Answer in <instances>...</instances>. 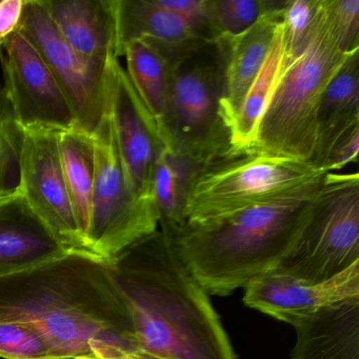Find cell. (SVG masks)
<instances>
[{
    "label": "cell",
    "mask_w": 359,
    "mask_h": 359,
    "mask_svg": "<svg viewBox=\"0 0 359 359\" xmlns=\"http://www.w3.org/2000/svg\"><path fill=\"white\" fill-rule=\"evenodd\" d=\"M0 320L35 327L56 359L140 356L109 264L97 256L67 253L0 277Z\"/></svg>",
    "instance_id": "1"
},
{
    "label": "cell",
    "mask_w": 359,
    "mask_h": 359,
    "mask_svg": "<svg viewBox=\"0 0 359 359\" xmlns=\"http://www.w3.org/2000/svg\"><path fill=\"white\" fill-rule=\"evenodd\" d=\"M140 355L155 359H236L209 294L163 231L108 262Z\"/></svg>",
    "instance_id": "2"
},
{
    "label": "cell",
    "mask_w": 359,
    "mask_h": 359,
    "mask_svg": "<svg viewBox=\"0 0 359 359\" xmlns=\"http://www.w3.org/2000/svg\"><path fill=\"white\" fill-rule=\"evenodd\" d=\"M325 174L260 205L168 235L209 295L226 296L275 268L306 228Z\"/></svg>",
    "instance_id": "3"
},
{
    "label": "cell",
    "mask_w": 359,
    "mask_h": 359,
    "mask_svg": "<svg viewBox=\"0 0 359 359\" xmlns=\"http://www.w3.org/2000/svg\"><path fill=\"white\" fill-rule=\"evenodd\" d=\"M348 53L336 32L329 0H318L304 47L285 65L260 121L254 153L312 163L319 102Z\"/></svg>",
    "instance_id": "4"
},
{
    "label": "cell",
    "mask_w": 359,
    "mask_h": 359,
    "mask_svg": "<svg viewBox=\"0 0 359 359\" xmlns=\"http://www.w3.org/2000/svg\"><path fill=\"white\" fill-rule=\"evenodd\" d=\"M229 43L203 41L168 62L165 131L169 150L203 168L229 157L222 113Z\"/></svg>",
    "instance_id": "5"
},
{
    "label": "cell",
    "mask_w": 359,
    "mask_h": 359,
    "mask_svg": "<svg viewBox=\"0 0 359 359\" xmlns=\"http://www.w3.org/2000/svg\"><path fill=\"white\" fill-rule=\"evenodd\" d=\"M325 173L311 161L259 153L224 157L199 170L193 180L184 224H201L272 201Z\"/></svg>",
    "instance_id": "6"
},
{
    "label": "cell",
    "mask_w": 359,
    "mask_h": 359,
    "mask_svg": "<svg viewBox=\"0 0 359 359\" xmlns=\"http://www.w3.org/2000/svg\"><path fill=\"white\" fill-rule=\"evenodd\" d=\"M358 262V173H327L306 228L273 270L318 283Z\"/></svg>",
    "instance_id": "7"
},
{
    "label": "cell",
    "mask_w": 359,
    "mask_h": 359,
    "mask_svg": "<svg viewBox=\"0 0 359 359\" xmlns=\"http://www.w3.org/2000/svg\"><path fill=\"white\" fill-rule=\"evenodd\" d=\"M94 159L90 251L109 262L136 241L159 230L156 203L133 198L126 184L108 109L91 134Z\"/></svg>",
    "instance_id": "8"
},
{
    "label": "cell",
    "mask_w": 359,
    "mask_h": 359,
    "mask_svg": "<svg viewBox=\"0 0 359 359\" xmlns=\"http://www.w3.org/2000/svg\"><path fill=\"white\" fill-rule=\"evenodd\" d=\"M18 31L53 73L72 109L76 129L91 135L107 110L108 66H95L71 48L56 28L43 0H25Z\"/></svg>",
    "instance_id": "9"
},
{
    "label": "cell",
    "mask_w": 359,
    "mask_h": 359,
    "mask_svg": "<svg viewBox=\"0 0 359 359\" xmlns=\"http://www.w3.org/2000/svg\"><path fill=\"white\" fill-rule=\"evenodd\" d=\"M22 132L18 188L20 198L67 251L93 255L81 236L69 196L57 132Z\"/></svg>",
    "instance_id": "10"
},
{
    "label": "cell",
    "mask_w": 359,
    "mask_h": 359,
    "mask_svg": "<svg viewBox=\"0 0 359 359\" xmlns=\"http://www.w3.org/2000/svg\"><path fill=\"white\" fill-rule=\"evenodd\" d=\"M0 66L4 92L22 131L76 128L72 109L53 73L20 31L0 45Z\"/></svg>",
    "instance_id": "11"
},
{
    "label": "cell",
    "mask_w": 359,
    "mask_h": 359,
    "mask_svg": "<svg viewBox=\"0 0 359 359\" xmlns=\"http://www.w3.org/2000/svg\"><path fill=\"white\" fill-rule=\"evenodd\" d=\"M107 97L126 184L134 199L155 203L151 173L161 144L118 57L107 70Z\"/></svg>",
    "instance_id": "12"
},
{
    "label": "cell",
    "mask_w": 359,
    "mask_h": 359,
    "mask_svg": "<svg viewBox=\"0 0 359 359\" xmlns=\"http://www.w3.org/2000/svg\"><path fill=\"white\" fill-rule=\"evenodd\" d=\"M245 290L243 302L249 308L294 327L321 309L359 297V262L318 283L298 280L271 270Z\"/></svg>",
    "instance_id": "13"
},
{
    "label": "cell",
    "mask_w": 359,
    "mask_h": 359,
    "mask_svg": "<svg viewBox=\"0 0 359 359\" xmlns=\"http://www.w3.org/2000/svg\"><path fill=\"white\" fill-rule=\"evenodd\" d=\"M56 28L77 54L95 66L116 55L114 0H43Z\"/></svg>",
    "instance_id": "14"
},
{
    "label": "cell",
    "mask_w": 359,
    "mask_h": 359,
    "mask_svg": "<svg viewBox=\"0 0 359 359\" xmlns=\"http://www.w3.org/2000/svg\"><path fill=\"white\" fill-rule=\"evenodd\" d=\"M116 55L133 39H142L167 62L192 49L203 39L177 16L163 9L156 0H114Z\"/></svg>",
    "instance_id": "15"
},
{
    "label": "cell",
    "mask_w": 359,
    "mask_h": 359,
    "mask_svg": "<svg viewBox=\"0 0 359 359\" xmlns=\"http://www.w3.org/2000/svg\"><path fill=\"white\" fill-rule=\"evenodd\" d=\"M72 253L30 211L20 194L0 203V277Z\"/></svg>",
    "instance_id": "16"
},
{
    "label": "cell",
    "mask_w": 359,
    "mask_h": 359,
    "mask_svg": "<svg viewBox=\"0 0 359 359\" xmlns=\"http://www.w3.org/2000/svg\"><path fill=\"white\" fill-rule=\"evenodd\" d=\"M294 327L291 359H359V297L321 309Z\"/></svg>",
    "instance_id": "17"
},
{
    "label": "cell",
    "mask_w": 359,
    "mask_h": 359,
    "mask_svg": "<svg viewBox=\"0 0 359 359\" xmlns=\"http://www.w3.org/2000/svg\"><path fill=\"white\" fill-rule=\"evenodd\" d=\"M285 3L272 0L268 10L249 30L229 41L226 94L222 102V117L229 132L231 121L241 109L270 51L277 27L283 20Z\"/></svg>",
    "instance_id": "18"
},
{
    "label": "cell",
    "mask_w": 359,
    "mask_h": 359,
    "mask_svg": "<svg viewBox=\"0 0 359 359\" xmlns=\"http://www.w3.org/2000/svg\"><path fill=\"white\" fill-rule=\"evenodd\" d=\"M356 125H359V49L348 54L321 96L312 163L323 169L334 144Z\"/></svg>",
    "instance_id": "19"
},
{
    "label": "cell",
    "mask_w": 359,
    "mask_h": 359,
    "mask_svg": "<svg viewBox=\"0 0 359 359\" xmlns=\"http://www.w3.org/2000/svg\"><path fill=\"white\" fill-rule=\"evenodd\" d=\"M287 62L290 60L285 53L280 22L262 69L250 87L241 109L231 121L229 157L254 152L260 121Z\"/></svg>",
    "instance_id": "20"
},
{
    "label": "cell",
    "mask_w": 359,
    "mask_h": 359,
    "mask_svg": "<svg viewBox=\"0 0 359 359\" xmlns=\"http://www.w3.org/2000/svg\"><path fill=\"white\" fill-rule=\"evenodd\" d=\"M121 57L132 88L152 121L163 148L169 150L165 131L168 94V62L142 39H133L123 47Z\"/></svg>",
    "instance_id": "21"
},
{
    "label": "cell",
    "mask_w": 359,
    "mask_h": 359,
    "mask_svg": "<svg viewBox=\"0 0 359 359\" xmlns=\"http://www.w3.org/2000/svg\"><path fill=\"white\" fill-rule=\"evenodd\" d=\"M168 149H157L151 173V186L159 215V230L171 235L184 224V205L189 189L199 170Z\"/></svg>",
    "instance_id": "22"
},
{
    "label": "cell",
    "mask_w": 359,
    "mask_h": 359,
    "mask_svg": "<svg viewBox=\"0 0 359 359\" xmlns=\"http://www.w3.org/2000/svg\"><path fill=\"white\" fill-rule=\"evenodd\" d=\"M57 142L69 196L81 236L89 249L88 238L91 229L94 187L91 135L74 128L57 132Z\"/></svg>",
    "instance_id": "23"
},
{
    "label": "cell",
    "mask_w": 359,
    "mask_h": 359,
    "mask_svg": "<svg viewBox=\"0 0 359 359\" xmlns=\"http://www.w3.org/2000/svg\"><path fill=\"white\" fill-rule=\"evenodd\" d=\"M24 132L0 83V203L18 195Z\"/></svg>",
    "instance_id": "24"
},
{
    "label": "cell",
    "mask_w": 359,
    "mask_h": 359,
    "mask_svg": "<svg viewBox=\"0 0 359 359\" xmlns=\"http://www.w3.org/2000/svg\"><path fill=\"white\" fill-rule=\"evenodd\" d=\"M272 0H211L215 41H229L249 30Z\"/></svg>",
    "instance_id": "25"
},
{
    "label": "cell",
    "mask_w": 359,
    "mask_h": 359,
    "mask_svg": "<svg viewBox=\"0 0 359 359\" xmlns=\"http://www.w3.org/2000/svg\"><path fill=\"white\" fill-rule=\"evenodd\" d=\"M0 358L56 359L48 340L35 327L20 321L0 320Z\"/></svg>",
    "instance_id": "26"
},
{
    "label": "cell",
    "mask_w": 359,
    "mask_h": 359,
    "mask_svg": "<svg viewBox=\"0 0 359 359\" xmlns=\"http://www.w3.org/2000/svg\"><path fill=\"white\" fill-rule=\"evenodd\" d=\"M318 0H289L283 8V47L290 60H293L308 36L309 31L314 20Z\"/></svg>",
    "instance_id": "27"
},
{
    "label": "cell",
    "mask_w": 359,
    "mask_h": 359,
    "mask_svg": "<svg viewBox=\"0 0 359 359\" xmlns=\"http://www.w3.org/2000/svg\"><path fill=\"white\" fill-rule=\"evenodd\" d=\"M163 9L184 20L199 39L215 41L212 26L211 0H156Z\"/></svg>",
    "instance_id": "28"
},
{
    "label": "cell",
    "mask_w": 359,
    "mask_h": 359,
    "mask_svg": "<svg viewBox=\"0 0 359 359\" xmlns=\"http://www.w3.org/2000/svg\"><path fill=\"white\" fill-rule=\"evenodd\" d=\"M329 6L344 51L359 49V0H329Z\"/></svg>",
    "instance_id": "29"
},
{
    "label": "cell",
    "mask_w": 359,
    "mask_h": 359,
    "mask_svg": "<svg viewBox=\"0 0 359 359\" xmlns=\"http://www.w3.org/2000/svg\"><path fill=\"white\" fill-rule=\"evenodd\" d=\"M359 151V125L354 126L338 140L330 151L323 169L327 173H337L348 163H356Z\"/></svg>",
    "instance_id": "30"
},
{
    "label": "cell",
    "mask_w": 359,
    "mask_h": 359,
    "mask_svg": "<svg viewBox=\"0 0 359 359\" xmlns=\"http://www.w3.org/2000/svg\"><path fill=\"white\" fill-rule=\"evenodd\" d=\"M25 0H0V45L18 30Z\"/></svg>",
    "instance_id": "31"
},
{
    "label": "cell",
    "mask_w": 359,
    "mask_h": 359,
    "mask_svg": "<svg viewBox=\"0 0 359 359\" xmlns=\"http://www.w3.org/2000/svg\"><path fill=\"white\" fill-rule=\"evenodd\" d=\"M137 359H155V358H152V357L144 356V355H140V356L138 357Z\"/></svg>",
    "instance_id": "32"
},
{
    "label": "cell",
    "mask_w": 359,
    "mask_h": 359,
    "mask_svg": "<svg viewBox=\"0 0 359 359\" xmlns=\"http://www.w3.org/2000/svg\"><path fill=\"white\" fill-rule=\"evenodd\" d=\"M121 359H135V358H121Z\"/></svg>",
    "instance_id": "33"
},
{
    "label": "cell",
    "mask_w": 359,
    "mask_h": 359,
    "mask_svg": "<svg viewBox=\"0 0 359 359\" xmlns=\"http://www.w3.org/2000/svg\"><path fill=\"white\" fill-rule=\"evenodd\" d=\"M73 359H87V358H73Z\"/></svg>",
    "instance_id": "34"
}]
</instances>
